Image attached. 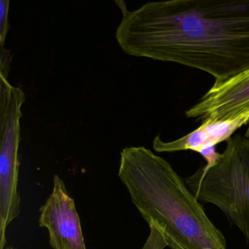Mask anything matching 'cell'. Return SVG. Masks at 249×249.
Instances as JSON below:
<instances>
[{"label":"cell","mask_w":249,"mask_h":249,"mask_svg":"<svg viewBox=\"0 0 249 249\" xmlns=\"http://www.w3.org/2000/svg\"><path fill=\"white\" fill-rule=\"evenodd\" d=\"M129 56L203 71L220 84L249 71V0H169L124 13L116 32Z\"/></svg>","instance_id":"6da1fadb"},{"label":"cell","mask_w":249,"mask_h":249,"mask_svg":"<svg viewBox=\"0 0 249 249\" xmlns=\"http://www.w3.org/2000/svg\"><path fill=\"white\" fill-rule=\"evenodd\" d=\"M118 176L140 213L172 249H227L223 233L164 159L144 146L126 147Z\"/></svg>","instance_id":"7a4b0ae2"},{"label":"cell","mask_w":249,"mask_h":249,"mask_svg":"<svg viewBox=\"0 0 249 249\" xmlns=\"http://www.w3.org/2000/svg\"><path fill=\"white\" fill-rule=\"evenodd\" d=\"M215 164L185 180L199 202L219 208L249 244V137L236 135Z\"/></svg>","instance_id":"3957f363"},{"label":"cell","mask_w":249,"mask_h":249,"mask_svg":"<svg viewBox=\"0 0 249 249\" xmlns=\"http://www.w3.org/2000/svg\"><path fill=\"white\" fill-rule=\"evenodd\" d=\"M53 182L52 194L40 209V227L47 229L53 249H87L75 201L58 175Z\"/></svg>","instance_id":"277c9868"},{"label":"cell","mask_w":249,"mask_h":249,"mask_svg":"<svg viewBox=\"0 0 249 249\" xmlns=\"http://www.w3.org/2000/svg\"><path fill=\"white\" fill-rule=\"evenodd\" d=\"M249 113V71L220 84H213L185 112L198 121L234 120Z\"/></svg>","instance_id":"5b68a950"},{"label":"cell","mask_w":249,"mask_h":249,"mask_svg":"<svg viewBox=\"0 0 249 249\" xmlns=\"http://www.w3.org/2000/svg\"><path fill=\"white\" fill-rule=\"evenodd\" d=\"M249 122V114L244 115L234 120L215 122L207 120L202 124L179 139L165 142L157 135L153 141V147L157 152H176L190 151L198 152L200 148L207 145H215L227 141L231 135L243 125Z\"/></svg>","instance_id":"8992f818"},{"label":"cell","mask_w":249,"mask_h":249,"mask_svg":"<svg viewBox=\"0 0 249 249\" xmlns=\"http://www.w3.org/2000/svg\"><path fill=\"white\" fill-rule=\"evenodd\" d=\"M9 8V0L0 1V47H4L8 30H9V22H8Z\"/></svg>","instance_id":"52a82bcc"},{"label":"cell","mask_w":249,"mask_h":249,"mask_svg":"<svg viewBox=\"0 0 249 249\" xmlns=\"http://www.w3.org/2000/svg\"><path fill=\"white\" fill-rule=\"evenodd\" d=\"M151 234L148 241L145 243L144 249H164L168 246L163 234L155 227H150Z\"/></svg>","instance_id":"ba28073f"},{"label":"cell","mask_w":249,"mask_h":249,"mask_svg":"<svg viewBox=\"0 0 249 249\" xmlns=\"http://www.w3.org/2000/svg\"><path fill=\"white\" fill-rule=\"evenodd\" d=\"M12 55L9 50L4 47H0V76L8 79L11 70Z\"/></svg>","instance_id":"9c48e42d"},{"label":"cell","mask_w":249,"mask_h":249,"mask_svg":"<svg viewBox=\"0 0 249 249\" xmlns=\"http://www.w3.org/2000/svg\"><path fill=\"white\" fill-rule=\"evenodd\" d=\"M197 153H199L206 161L207 164L205 166V167H210L215 164L220 156V154L215 151V145H205L200 148Z\"/></svg>","instance_id":"30bf717a"},{"label":"cell","mask_w":249,"mask_h":249,"mask_svg":"<svg viewBox=\"0 0 249 249\" xmlns=\"http://www.w3.org/2000/svg\"><path fill=\"white\" fill-rule=\"evenodd\" d=\"M16 160H19V159H18V158H13V159L0 158V161H16Z\"/></svg>","instance_id":"8fae6325"},{"label":"cell","mask_w":249,"mask_h":249,"mask_svg":"<svg viewBox=\"0 0 249 249\" xmlns=\"http://www.w3.org/2000/svg\"><path fill=\"white\" fill-rule=\"evenodd\" d=\"M4 249H16L13 246H6Z\"/></svg>","instance_id":"7c38bea8"},{"label":"cell","mask_w":249,"mask_h":249,"mask_svg":"<svg viewBox=\"0 0 249 249\" xmlns=\"http://www.w3.org/2000/svg\"></svg>","instance_id":"4fadbf2b"}]
</instances>
